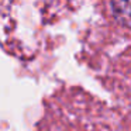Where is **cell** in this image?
<instances>
[{"label":"cell","instance_id":"obj_1","mask_svg":"<svg viewBox=\"0 0 131 131\" xmlns=\"http://www.w3.org/2000/svg\"><path fill=\"white\" fill-rule=\"evenodd\" d=\"M111 10L114 18L118 23L131 27V0H113Z\"/></svg>","mask_w":131,"mask_h":131}]
</instances>
